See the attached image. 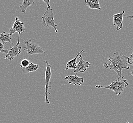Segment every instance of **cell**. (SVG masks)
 Instances as JSON below:
<instances>
[{"mask_svg":"<svg viewBox=\"0 0 133 123\" xmlns=\"http://www.w3.org/2000/svg\"><path fill=\"white\" fill-rule=\"evenodd\" d=\"M128 57L122 55L118 52L114 53L112 57L108 58L107 62L103 64L106 69L113 70L118 74V78H122V72L123 69L128 70L130 67L128 66Z\"/></svg>","mask_w":133,"mask_h":123,"instance_id":"cell-1","label":"cell"},{"mask_svg":"<svg viewBox=\"0 0 133 123\" xmlns=\"http://www.w3.org/2000/svg\"><path fill=\"white\" fill-rule=\"evenodd\" d=\"M123 78L124 77L122 78H118L117 79H115L108 86L96 85L95 87L96 88L108 89L115 92L116 95L119 96L128 86V81Z\"/></svg>","mask_w":133,"mask_h":123,"instance_id":"cell-2","label":"cell"},{"mask_svg":"<svg viewBox=\"0 0 133 123\" xmlns=\"http://www.w3.org/2000/svg\"><path fill=\"white\" fill-rule=\"evenodd\" d=\"M24 44L26 46L24 47V51L27 52L28 54L29 55L45 53V51H44L43 49L35 43L33 40H29L28 41H24Z\"/></svg>","mask_w":133,"mask_h":123,"instance_id":"cell-3","label":"cell"},{"mask_svg":"<svg viewBox=\"0 0 133 123\" xmlns=\"http://www.w3.org/2000/svg\"><path fill=\"white\" fill-rule=\"evenodd\" d=\"M44 63L46 64V70L45 72V102L46 104L49 105L50 101L48 99V94L51 95V93L49 92V89H51V86H50V79L51 77V66L49 63L47 61H44Z\"/></svg>","mask_w":133,"mask_h":123,"instance_id":"cell-4","label":"cell"},{"mask_svg":"<svg viewBox=\"0 0 133 123\" xmlns=\"http://www.w3.org/2000/svg\"><path fill=\"white\" fill-rule=\"evenodd\" d=\"M42 20L44 26L49 28L51 27L54 29L55 32L57 33L58 31L57 29V25L55 24L54 19V14L52 9H47L44 16L42 17Z\"/></svg>","mask_w":133,"mask_h":123,"instance_id":"cell-5","label":"cell"},{"mask_svg":"<svg viewBox=\"0 0 133 123\" xmlns=\"http://www.w3.org/2000/svg\"><path fill=\"white\" fill-rule=\"evenodd\" d=\"M21 49L22 47L20 46V42L18 40L17 43L9 50L8 53L6 54L4 58L8 59L10 61H12L14 58L18 57L21 54Z\"/></svg>","mask_w":133,"mask_h":123,"instance_id":"cell-6","label":"cell"},{"mask_svg":"<svg viewBox=\"0 0 133 123\" xmlns=\"http://www.w3.org/2000/svg\"><path fill=\"white\" fill-rule=\"evenodd\" d=\"M25 31L24 27V23L21 21L18 17L15 18V21L13 22L12 27L9 30V34L10 36L18 32V37H20L21 34Z\"/></svg>","mask_w":133,"mask_h":123,"instance_id":"cell-7","label":"cell"},{"mask_svg":"<svg viewBox=\"0 0 133 123\" xmlns=\"http://www.w3.org/2000/svg\"><path fill=\"white\" fill-rule=\"evenodd\" d=\"M79 58V62L77 63L76 69L74 70V72L77 74L78 72H83L84 73L86 72L87 68H89L91 64L88 62H85L84 61L82 58V55L80 54L78 57Z\"/></svg>","mask_w":133,"mask_h":123,"instance_id":"cell-8","label":"cell"},{"mask_svg":"<svg viewBox=\"0 0 133 123\" xmlns=\"http://www.w3.org/2000/svg\"><path fill=\"white\" fill-rule=\"evenodd\" d=\"M125 11L122 10L120 13L114 14L113 16V25L116 27L117 30H119L123 28V19Z\"/></svg>","mask_w":133,"mask_h":123,"instance_id":"cell-9","label":"cell"},{"mask_svg":"<svg viewBox=\"0 0 133 123\" xmlns=\"http://www.w3.org/2000/svg\"><path fill=\"white\" fill-rule=\"evenodd\" d=\"M65 79H66L69 84L80 86L84 82V78L78 77L77 74L74 75H69L65 77Z\"/></svg>","mask_w":133,"mask_h":123,"instance_id":"cell-10","label":"cell"},{"mask_svg":"<svg viewBox=\"0 0 133 123\" xmlns=\"http://www.w3.org/2000/svg\"><path fill=\"white\" fill-rule=\"evenodd\" d=\"M83 52L87 53L88 52L85 51L84 50H81L79 52H78L77 53V56H76L74 58L70 60L68 62L66 63V67L64 68V70H68L69 69H74V70L76 69V67H77V58L79 56L80 54Z\"/></svg>","mask_w":133,"mask_h":123,"instance_id":"cell-11","label":"cell"},{"mask_svg":"<svg viewBox=\"0 0 133 123\" xmlns=\"http://www.w3.org/2000/svg\"><path fill=\"white\" fill-rule=\"evenodd\" d=\"M85 3L91 9H97L101 11L102 10L99 0H85Z\"/></svg>","mask_w":133,"mask_h":123,"instance_id":"cell-12","label":"cell"},{"mask_svg":"<svg viewBox=\"0 0 133 123\" xmlns=\"http://www.w3.org/2000/svg\"><path fill=\"white\" fill-rule=\"evenodd\" d=\"M35 3L34 0H23V3L19 6V10L23 14H26V10L27 8L33 4Z\"/></svg>","mask_w":133,"mask_h":123,"instance_id":"cell-13","label":"cell"},{"mask_svg":"<svg viewBox=\"0 0 133 123\" xmlns=\"http://www.w3.org/2000/svg\"><path fill=\"white\" fill-rule=\"evenodd\" d=\"M21 69L24 73L26 74L31 72H35L39 69V67L37 64L31 62L28 66L26 68H21Z\"/></svg>","mask_w":133,"mask_h":123,"instance_id":"cell-14","label":"cell"},{"mask_svg":"<svg viewBox=\"0 0 133 123\" xmlns=\"http://www.w3.org/2000/svg\"><path fill=\"white\" fill-rule=\"evenodd\" d=\"M11 39L12 38L11 36L10 35L9 33L7 32H3V33L0 34V42L2 43L3 44H5L7 42H9L10 44L13 45V43L11 42Z\"/></svg>","mask_w":133,"mask_h":123,"instance_id":"cell-15","label":"cell"},{"mask_svg":"<svg viewBox=\"0 0 133 123\" xmlns=\"http://www.w3.org/2000/svg\"><path fill=\"white\" fill-rule=\"evenodd\" d=\"M31 63L29 60L28 59H24L21 61L20 67L21 68H26L29 66V65Z\"/></svg>","mask_w":133,"mask_h":123,"instance_id":"cell-16","label":"cell"},{"mask_svg":"<svg viewBox=\"0 0 133 123\" xmlns=\"http://www.w3.org/2000/svg\"><path fill=\"white\" fill-rule=\"evenodd\" d=\"M4 44H3L2 43H1L0 42V52L7 54L8 53L9 50L7 49H4Z\"/></svg>","mask_w":133,"mask_h":123,"instance_id":"cell-17","label":"cell"},{"mask_svg":"<svg viewBox=\"0 0 133 123\" xmlns=\"http://www.w3.org/2000/svg\"><path fill=\"white\" fill-rule=\"evenodd\" d=\"M132 54H131L130 57H128V64H131L133 66V50H132Z\"/></svg>","mask_w":133,"mask_h":123,"instance_id":"cell-18","label":"cell"},{"mask_svg":"<svg viewBox=\"0 0 133 123\" xmlns=\"http://www.w3.org/2000/svg\"><path fill=\"white\" fill-rule=\"evenodd\" d=\"M43 2L44 3H45V4L47 5V9H51L50 5V1L49 0L48 1L43 0Z\"/></svg>","mask_w":133,"mask_h":123,"instance_id":"cell-19","label":"cell"},{"mask_svg":"<svg viewBox=\"0 0 133 123\" xmlns=\"http://www.w3.org/2000/svg\"><path fill=\"white\" fill-rule=\"evenodd\" d=\"M125 17H126L127 18L129 19H132V20H133V15L125 16Z\"/></svg>","mask_w":133,"mask_h":123,"instance_id":"cell-20","label":"cell"},{"mask_svg":"<svg viewBox=\"0 0 133 123\" xmlns=\"http://www.w3.org/2000/svg\"><path fill=\"white\" fill-rule=\"evenodd\" d=\"M130 75H132V76H133V69L132 70H131V71Z\"/></svg>","mask_w":133,"mask_h":123,"instance_id":"cell-21","label":"cell"},{"mask_svg":"<svg viewBox=\"0 0 133 123\" xmlns=\"http://www.w3.org/2000/svg\"><path fill=\"white\" fill-rule=\"evenodd\" d=\"M126 123H129V122H127Z\"/></svg>","mask_w":133,"mask_h":123,"instance_id":"cell-22","label":"cell"}]
</instances>
